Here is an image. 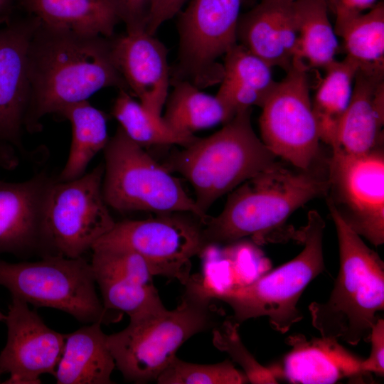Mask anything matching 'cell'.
<instances>
[{
  "label": "cell",
  "mask_w": 384,
  "mask_h": 384,
  "mask_svg": "<svg viewBox=\"0 0 384 384\" xmlns=\"http://www.w3.org/2000/svg\"><path fill=\"white\" fill-rule=\"evenodd\" d=\"M95 245L131 250L144 259L153 276L176 279L185 285L191 277L192 258L207 243L201 219L191 213H174L115 222Z\"/></svg>",
  "instance_id": "obj_10"
},
{
  "label": "cell",
  "mask_w": 384,
  "mask_h": 384,
  "mask_svg": "<svg viewBox=\"0 0 384 384\" xmlns=\"http://www.w3.org/2000/svg\"><path fill=\"white\" fill-rule=\"evenodd\" d=\"M13 0H0V14L8 9Z\"/></svg>",
  "instance_id": "obj_38"
},
{
  "label": "cell",
  "mask_w": 384,
  "mask_h": 384,
  "mask_svg": "<svg viewBox=\"0 0 384 384\" xmlns=\"http://www.w3.org/2000/svg\"><path fill=\"white\" fill-rule=\"evenodd\" d=\"M43 24L75 33L112 38L121 21L116 0H21Z\"/></svg>",
  "instance_id": "obj_24"
},
{
  "label": "cell",
  "mask_w": 384,
  "mask_h": 384,
  "mask_svg": "<svg viewBox=\"0 0 384 384\" xmlns=\"http://www.w3.org/2000/svg\"><path fill=\"white\" fill-rule=\"evenodd\" d=\"M294 0H260L240 14L238 43L272 68L287 72L297 56L299 33L293 12Z\"/></svg>",
  "instance_id": "obj_20"
},
{
  "label": "cell",
  "mask_w": 384,
  "mask_h": 384,
  "mask_svg": "<svg viewBox=\"0 0 384 384\" xmlns=\"http://www.w3.org/2000/svg\"><path fill=\"white\" fill-rule=\"evenodd\" d=\"M325 196L343 220L375 246L384 242V154L382 147L354 155L332 150Z\"/></svg>",
  "instance_id": "obj_13"
},
{
  "label": "cell",
  "mask_w": 384,
  "mask_h": 384,
  "mask_svg": "<svg viewBox=\"0 0 384 384\" xmlns=\"http://www.w3.org/2000/svg\"><path fill=\"white\" fill-rule=\"evenodd\" d=\"M104 164L70 181L56 179L47 197L42 256L83 257L115 224L102 194Z\"/></svg>",
  "instance_id": "obj_9"
},
{
  "label": "cell",
  "mask_w": 384,
  "mask_h": 384,
  "mask_svg": "<svg viewBox=\"0 0 384 384\" xmlns=\"http://www.w3.org/2000/svg\"><path fill=\"white\" fill-rule=\"evenodd\" d=\"M90 265L104 307L130 318L166 309L144 259L124 247L96 245Z\"/></svg>",
  "instance_id": "obj_15"
},
{
  "label": "cell",
  "mask_w": 384,
  "mask_h": 384,
  "mask_svg": "<svg viewBox=\"0 0 384 384\" xmlns=\"http://www.w3.org/2000/svg\"><path fill=\"white\" fill-rule=\"evenodd\" d=\"M244 0H191L180 14V46L172 80L198 87L220 82L217 60L238 43L237 27Z\"/></svg>",
  "instance_id": "obj_12"
},
{
  "label": "cell",
  "mask_w": 384,
  "mask_h": 384,
  "mask_svg": "<svg viewBox=\"0 0 384 384\" xmlns=\"http://www.w3.org/2000/svg\"><path fill=\"white\" fill-rule=\"evenodd\" d=\"M309 68L294 58L285 77L277 82L260 117L261 140L277 157L306 169L318 159L319 132L309 94Z\"/></svg>",
  "instance_id": "obj_11"
},
{
  "label": "cell",
  "mask_w": 384,
  "mask_h": 384,
  "mask_svg": "<svg viewBox=\"0 0 384 384\" xmlns=\"http://www.w3.org/2000/svg\"><path fill=\"white\" fill-rule=\"evenodd\" d=\"M214 300L204 281L191 275L174 309L130 318L126 328L107 335L115 367L124 378L134 383L156 381L183 343L220 324L223 314Z\"/></svg>",
  "instance_id": "obj_3"
},
{
  "label": "cell",
  "mask_w": 384,
  "mask_h": 384,
  "mask_svg": "<svg viewBox=\"0 0 384 384\" xmlns=\"http://www.w3.org/2000/svg\"><path fill=\"white\" fill-rule=\"evenodd\" d=\"M329 11L335 16V22L366 12L372 9L378 0H325Z\"/></svg>",
  "instance_id": "obj_36"
},
{
  "label": "cell",
  "mask_w": 384,
  "mask_h": 384,
  "mask_svg": "<svg viewBox=\"0 0 384 384\" xmlns=\"http://www.w3.org/2000/svg\"><path fill=\"white\" fill-rule=\"evenodd\" d=\"M2 374V373L1 372L0 370V377H1V375ZM0 383H1V379H0Z\"/></svg>",
  "instance_id": "obj_40"
},
{
  "label": "cell",
  "mask_w": 384,
  "mask_h": 384,
  "mask_svg": "<svg viewBox=\"0 0 384 384\" xmlns=\"http://www.w3.org/2000/svg\"><path fill=\"white\" fill-rule=\"evenodd\" d=\"M0 285L11 297L36 307L60 310L86 324L119 319L104 307L90 262L83 257L46 256L17 263L0 259Z\"/></svg>",
  "instance_id": "obj_8"
},
{
  "label": "cell",
  "mask_w": 384,
  "mask_h": 384,
  "mask_svg": "<svg viewBox=\"0 0 384 384\" xmlns=\"http://www.w3.org/2000/svg\"><path fill=\"white\" fill-rule=\"evenodd\" d=\"M58 114L70 123L72 139L67 161L57 178L70 181L85 174L92 159L107 145V117L88 100L70 105Z\"/></svg>",
  "instance_id": "obj_26"
},
{
  "label": "cell",
  "mask_w": 384,
  "mask_h": 384,
  "mask_svg": "<svg viewBox=\"0 0 384 384\" xmlns=\"http://www.w3.org/2000/svg\"><path fill=\"white\" fill-rule=\"evenodd\" d=\"M102 194L119 212L186 213L203 223L209 218L179 180L119 127L103 149Z\"/></svg>",
  "instance_id": "obj_7"
},
{
  "label": "cell",
  "mask_w": 384,
  "mask_h": 384,
  "mask_svg": "<svg viewBox=\"0 0 384 384\" xmlns=\"http://www.w3.org/2000/svg\"><path fill=\"white\" fill-rule=\"evenodd\" d=\"M19 164L16 149L12 145L0 142V168L14 170Z\"/></svg>",
  "instance_id": "obj_37"
},
{
  "label": "cell",
  "mask_w": 384,
  "mask_h": 384,
  "mask_svg": "<svg viewBox=\"0 0 384 384\" xmlns=\"http://www.w3.org/2000/svg\"><path fill=\"white\" fill-rule=\"evenodd\" d=\"M186 0H152L145 23V31L154 35L160 26L179 13Z\"/></svg>",
  "instance_id": "obj_35"
},
{
  "label": "cell",
  "mask_w": 384,
  "mask_h": 384,
  "mask_svg": "<svg viewBox=\"0 0 384 384\" xmlns=\"http://www.w3.org/2000/svg\"><path fill=\"white\" fill-rule=\"evenodd\" d=\"M6 343L0 353V370L9 373L5 384H39L43 374L55 375L65 336L49 328L28 304L16 297L5 321Z\"/></svg>",
  "instance_id": "obj_14"
},
{
  "label": "cell",
  "mask_w": 384,
  "mask_h": 384,
  "mask_svg": "<svg viewBox=\"0 0 384 384\" xmlns=\"http://www.w3.org/2000/svg\"><path fill=\"white\" fill-rule=\"evenodd\" d=\"M173 90L162 116L173 131L191 136L195 132L230 121L233 115L216 96L205 93L185 80H171Z\"/></svg>",
  "instance_id": "obj_25"
},
{
  "label": "cell",
  "mask_w": 384,
  "mask_h": 384,
  "mask_svg": "<svg viewBox=\"0 0 384 384\" xmlns=\"http://www.w3.org/2000/svg\"><path fill=\"white\" fill-rule=\"evenodd\" d=\"M337 36L342 38L346 56L361 69L384 71V3L370 10L335 22Z\"/></svg>",
  "instance_id": "obj_29"
},
{
  "label": "cell",
  "mask_w": 384,
  "mask_h": 384,
  "mask_svg": "<svg viewBox=\"0 0 384 384\" xmlns=\"http://www.w3.org/2000/svg\"><path fill=\"white\" fill-rule=\"evenodd\" d=\"M223 67L215 95L233 115L253 105L262 107L277 83L272 67L238 43L225 54Z\"/></svg>",
  "instance_id": "obj_23"
},
{
  "label": "cell",
  "mask_w": 384,
  "mask_h": 384,
  "mask_svg": "<svg viewBox=\"0 0 384 384\" xmlns=\"http://www.w3.org/2000/svg\"><path fill=\"white\" fill-rule=\"evenodd\" d=\"M358 68L357 62L348 56L341 61L334 60L324 69L326 75L311 101L320 140L332 150L337 148L339 125L349 105Z\"/></svg>",
  "instance_id": "obj_27"
},
{
  "label": "cell",
  "mask_w": 384,
  "mask_h": 384,
  "mask_svg": "<svg viewBox=\"0 0 384 384\" xmlns=\"http://www.w3.org/2000/svg\"><path fill=\"white\" fill-rule=\"evenodd\" d=\"M159 384H244L249 380L229 359L215 364H197L177 356L156 380Z\"/></svg>",
  "instance_id": "obj_31"
},
{
  "label": "cell",
  "mask_w": 384,
  "mask_h": 384,
  "mask_svg": "<svg viewBox=\"0 0 384 384\" xmlns=\"http://www.w3.org/2000/svg\"><path fill=\"white\" fill-rule=\"evenodd\" d=\"M244 1H245V0H244Z\"/></svg>",
  "instance_id": "obj_41"
},
{
  "label": "cell",
  "mask_w": 384,
  "mask_h": 384,
  "mask_svg": "<svg viewBox=\"0 0 384 384\" xmlns=\"http://www.w3.org/2000/svg\"><path fill=\"white\" fill-rule=\"evenodd\" d=\"M240 324L231 319H225L213 329V343L219 351L228 353L242 368L249 383H278L269 367L262 366L244 346L240 338Z\"/></svg>",
  "instance_id": "obj_32"
},
{
  "label": "cell",
  "mask_w": 384,
  "mask_h": 384,
  "mask_svg": "<svg viewBox=\"0 0 384 384\" xmlns=\"http://www.w3.org/2000/svg\"><path fill=\"white\" fill-rule=\"evenodd\" d=\"M370 356L362 362L365 373L384 375V320L378 319L374 324L370 336Z\"/></svg>",
  "instance_id": "obj_33"
},
{
  "label": "cell",
  "mask_w": 384,
  "mask_h": 384,
  "mask_svg": "<svg viewBox=\"0 0 384 384\" xmlns=\"http://www.w3.org/2000/svg\"><path fill=\"white\" fill-rule=\"evenodd\" d=\"M252 107L238 112L221 129L172 154L164 166L192 185L199 208L208 209L223 195L278 161L255 133Z\"/></svg>",
  "instance_id": "obj_5"
},
{
  "label": "cell",
  "mask_w": 384,
  "mask_h": 384,
  "mask_svg": "<svg viewBox=\"0 0 384 384\" xmlns=\"http://www.w3.org/2000/svg\"><path fill=\"white\" fill-rule=\"evenodd\" d=\"M326 203L338 236L340 268L328 300L309 305L311 323L323 337L354 346L369 342L377 314L384 309V262Z\"/></svg>",
  "instance_id": "obj_4"
},
{
  "label": "cell",
  "mask_w": 384,
  "mask_h": 384,
  "mask_svg": "<svg viewBox=\"0 0 384 384\" xmlns=\"http://www.w3.org/2000/svg\"><path fill=\"white\" fill-rule=\"evenodd\" d=\"M100 323L65 334L62 356L54 377L58 384H110L115 367Z\"/></svg>",
  "instance_id": "obj_22"
},
{
  "label": "cell",
  "mask_w": 384,
  "mask_h": 384,
  "mask_svg": "<svg viewBox=\"0 0 384 384\" xmlns=\"http://www.w3.org/2000/svg\"><path fill=\"white\" fill-rule=\"evenodd\" d=\"M314 164L302 169L277 162L230 192L222 212L203 223L207 245L247 237L260 245L292 238L300 241L299 230L285 227L287 220L306 203L326 196L329 187L328 171Z\"/></svg>",
  "instance_id": "obj_2"
},
{
  "label": "cell",
  "mask_w": 384,
  "mask_h": 384,
  "mask_svg": "<svg viewBox=\"0 0 384 384\" xmlns=\"http://www.w3.org/2000/svg\"><path fill=\"white\" fill-rule=\"evenodd\" d=\"M324 228L321 215L309 211L306 225L299 230L304 248L299 255L250 283L223 290L210 288L212 297L232 309L231 319L238 324L265 316L274 330L287 333L303 319L297 308L303 292L325 269Z\"/></svg>",
  "instance_id": "obj_6"
},
{
  "label": "cell",
  "mask_w": 384,
  "mask_h": 384,
  "mask_svg": "<svg viewBox=\"0 0 384 384\" xmlns=\"http://www.w3.org/2000/svg\"><path fill=\"white\" fill-rule=\"evenodd\" d=\"M383 124L384 71L358 68L334 150L361 155L381 147Z\"/></svg>",
  "instance_id": "obj_21"
},
{
  "label": "cell",
  "mask_w": 384,
  "mask_h": 384,
  "mask_svg": "<svg viewBox=\"0 0 384 384\" xmlns=\"http://www.w3.org/2000/svg\"><path fill=\"white\" fill-rule=\"evenodd\" d=\"M29 102L24 129H41L46 115L82 101L102 88L127 85L116 68L111 38L55 28L41 21L28 51Z\"/></svg>",
  "instance_id": "obj_1"
},
{
  "label": "cell",
  "mask_w": 384,
  "mask_h": 384,
  "mask_svg": "<svg viewBox=\"0 0 384 384\" xmlns=\"http://www.w3.org/2000/svg\"><path fill=\"white\" fill-rule=\"evenodd\" d=\"M55 179L42 171L23 181L0 180V255L42 256L46 204Z\"/></svg>",
  "instance_id": "obj_16"
},
{
  "label": "cell",
  "mask_w": 384,
  "mask_h": 384,
  "mask_svg": "<svg viewBox=\"0 0 384 384\" xmlns=\"http://www.w3.org/2000/svg\"><path fill=\"white\" fill-rule=\"evenodd\" d=\"M125 134L141 146L178 145L186 147L197 139L194 135L180 134L134 100L125 90H119L112 110Z\"/></svg>",
  "instance_id": "obj_30"
},
{
  "label": "cell",
  "mask_w": 384,
  "mask_h": 384,
  "mask_svg": "<svg viewBox=\"0 0 384 384\" xmlns=\"http://www.w3.org/2000/svg\"><path fill=\"white\" fill-rule=\"evenodd\" d=\"M40 21L35 16L0 28V142L23 150L29 102L28 51Z\"/></svg>",
  "instance_id": "obj_17"
},
{
  "label": "cell",
  "mask_w": 384,
  "mask_h": 384,
  "mask_svg": "<svg viewBox=\"0 0 384 384\" xmlns=\"http://www.w3.org/2000/svg\"><path fill=\"white\" fill-rule=\"evenodd\" d=\"M114 63L127 87L142 106L161 118L171 83L166 46L144 29L111 38Z\"/></svg>",
  "instance_id": "obj_19"
},
{
  "label": "cell",
  "mask_w": 384,
  "mask_h": 384,
  "mask_svg": "<svg viewBox=\"0 0 384 384\" xmlns=\"http://www.w3.org/2000/svg\"><path fill=\"white\" fill-rule=\"evenodd\" d=\"M116 2L127 30L144 29L152 0H116Z\"/></svg>",
  "instance_id": "obj_34"
},
{
  "label": "cell",
  "mask_w": 384,
  "mask_h": 384,
  "mask_svg": "<svg viewBox=\"0 0 384 384\" xmlns=\"http://www.w3.org/2000/svg\"><path fill=\"white\" fill-rule=\"evenodd\" d=\"M292 6L299 33L297 57L309 69H325L336 60L340 50L326 1L294 0Z\"/></svg>",
  "instance_id": "obj_28"
},
{
  "label": "cell",
  "mask_w": 384,
  "mask_h": 384,
  "mask_svg": "<svg viewBox=\"0 0 384 384\" xmlns=\"http://www.w3.org/2000/svg\"><path fill=\"white\" fill-rule=\"evenodd\" d=\"M337 340L292 334L284 340L291 350L282 361L268 367L277 381L290 383L332 384L344 379L357 383L370 381L371 373L362 370L363 359Z\"/></svg>",
  "instance_id": "obj_18"
},
{
  "label": "cell",
  "mask_w": 384,
  "mask_h": 384,
  "mask_svg": "<svg viewBox=\"0 0 384 384\" xmlns=\"http://www.w3.org/2000/svg\"><path fill=\"white\" fill-rule=\"evenodd\" d=\"M6 321V315L2 314V312L0 311V321Z\"/></svg>",
  "instance_id": "obj_39"
}]
</instances>
